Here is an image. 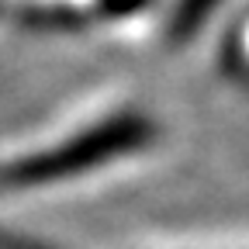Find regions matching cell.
<instances>
[{
    "mask_svg": "<svg viewBox=\"0 0 249 249\" xmlns=\"http://www.w3.org/2000/svg\"><path fill=\"white\" fill-rule=\"evenodd\" d=\"M218 0H183L180 4V31H191V24H197Z\"/></svg>",
    "mask_w": 249,
    "mask_h": 249,
    "instance_id": "obj_1",
    "label": "cell"
}]
</instances>
